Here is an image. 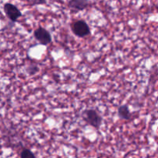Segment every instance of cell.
I'll return each instance as SVG.
<instances>
[{"instance_id":"obj_7","label":"cell","mask_w":158,"mask_h":158,"mask_svg":"<svg viewBox=\"0 0 158 158\" xmlns=\"http://www.w3.org/2000/svg\"><path fill=\"white\" fill-rule=\"evenodd\" d=\"M20 157L21 158H30V157H35V154L32 152L31 150L27 149V148H25L23 151L20 152Z\"/></svg>"},{"instance_id":"obj_4","label":"cell","mask_w":158,"mask_h":158,"mask_svg":"<svg viewBox=\"0 0 158 158\" xmlns=\"http://www.w3.org/2000/svg\"><path fill=\"white\" fill-rule=\"evenodd\" d=\"M3 9H4L6 16L13 23L18 21L19 19L23 15L19 9L10 2L5 3L4 6H3Z\"/></svg>"},{"instance_id":"obj_2","label":"cell","mask_w":158,"mask_h":158,"mask_svg":"<svg viewBox=\"0 0 158 158\" xmlns=\"http://www.w3.org/2000/svg\"><path fill=\"white\" fill-rule=\"evenodd\" d=\"M71 30L76 36L84 38L90 34L91 31L89 25L84 20H76L71 24Z\"/></svg>"},{"instance_id":"obj_6","label":"cell","mask_w":158,"mask_h":158,"mask_svg":"<svg viewBox=\"0 0 158 158\" xmlns=\"http://www.w3.org/2000/svg\"><path fill=\"white\" fill-rule=\"evenodd\" d=\"M117 115L119 118L123 120H130L132 117V114L130 110L129 106L126 104L119 106L117 110Z\"/></svg>"},{"instance_id":"obj_8","label":"cell","mask_w":158,"mask_h":158,"mask_svg":"<svg viewBox=\"0 0 158 158\" xmlns=\"http://www.w3.org/2000/svg\"><path fill=\"white\" fill-rule=\"evenodd\" d=\"M39 70H40V68L38 67L37 65H29L27 67V69H26V71H27L28 73L31 76L36 73Z\"/></svg>"},{"instance_id":"obj_1","label":"cell","mask_w":158,"mask_h":158,"mask_svg":"<svg viewBox=\"0 0 158 158\" xmlns=\"http://www.w3.org/2000/svg\"><path fill=\"white\" fill-rule=\"evenodd\" d=\"M82 118L86 123L97 130L100 129L103 123V117L97 110L94 109H87L83 110L82 113Z\"/></svg>"},{"instance_id":"obj_3","label":"cell","mask_w":158,"mask_h":158,"mask_svg":"<svg viewBox=\"0 0 158 158\" xmlns=\"http://www.w3.org/2000/svg\"><path fill=\"white\" fill-rule=\"evenodd\" d=\"M34 38L42 45H46L49 44L52 42V35H51L50 32L46 29L45 28L40 26V27L37 28L33 32Z\"/></svg>"},{"instance_id":"obj_9","label":"cell","mask_w":158,"mask_h":158,"mask_svg":"<svg viewBox=\"0 0 158 158\" xmlns=\"http://www.w3.org/2000/svg\"><path fill=\"white\" fill-rule=\"evenodd\" d=\"M29 6H40L44 5L46 3V0H26Z\"/></svg>"},{"instance_id":"obj_5","label":"cell","mask_w":158,"mask_h":158,"mask_svg":"<svg viewBox=\"0 0 158 158\" xmlns=\"http://www.w3.org/2000/svg\"><path fill=\"white\" fill-rule=\"evenodd\" d=\"M91 5L90 0H69L68 7L74 12L83 11Z\"/></svg>"}]
</instances>
